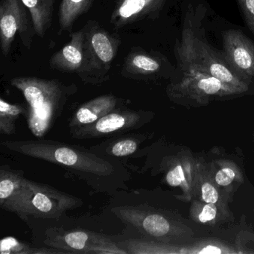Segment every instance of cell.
Segmentation results:
<instances>
[{
	"label": "cell",
	"instance_id": "6da1fadb",
	"mask_svg": "<svg viewBox=\"0 0 254 254\" xmlns=\"http://www.w3.org/2000/svg\"><path fill=\"white\" fill-rule=\"evenodd\" d=\"M7 149L64 168L95 191L113 194L127 189L130 175L121 162L78 145L53 140L5 141Z\"/></svg>",
	"mask_w": 254,
	"mask_h": 254
},
{
	"label": "cell",
	"instance_id": "7a4b0ae2",
	"mask_svg": "<svg viewBox=\"0 0 254 254\" xmlns=\"http://www.w3.org/2000/svg\"><path fill=\"white\" fill-rule=\"evenodd\" d=\"M11 85L23 93L28 104L26 117L32 134L42 139L60 117L69 96L75 93L74 86H66L58 80L35 77H18Z\"/></svg>",
	"mask_w": 254,
	"mask_h": 254
},
{
	"label": "cell",
	"instance_id": "3957f363",
	"mask_svg": "<svg viewBox=\"0 0 254 254\" xmlns=\"http://www.w3.org/2000/svg\"><path fill=\"white\" fill-rule=\"evenodd\" d=\"M82 204L74 196L23 177L12 196L0 206L26 221L29 216L58 219L64 212Z\"/></svg>",
	"mask_w": 254,
	"mask_h": 254
},
{
	"label": "cell",
	"instance_id": "277c9868",
	"mask_svg": "<svg viewBox=\"0 0 254 254\" xmlns=\"http://www.w3.org/2000/svg\"><path fill=\"white\" fill-rule=\"evenodd\" d=\"M84 31V61L79 75L92 84L103 82L107 80L106 74L117 55L120 43L98 26H90Z\"/></svg>",
	"mask_w": 254,
	"mask_h": 254
},
{
	"label": "cell",
	"instance_id": "5b68a950",
	"mask_svg": "<svg viewBox=\"0 0 254 254\" xmlns=\"http://www.w3.org/2000/svg\"><path fill=\"white\" fill-rule=\"evenodd\" d=\"M44 243L66 254H127L109 237L89 230L49 229Z\"/></svg>",
	"mask_w": 254,
	"mask_h": 254
},
{
	"label": "cell",
	"instance_id": "8992f818",
	"mask_svg": "<svg viewBox=\"0 0 254 254\" xmlns=\"http://www.w3.org/2000/svg\"><path fill=\"white\" fill-rule=\"evenodd\" d=\"M194 56L191 63L184 69V74L203 72L219 80L233 90L245 88L239 76L224 59L223 54L215 51L204 40L194 35Z\"/></svg>",
	"mask_w": 254,
	"mask_h": 254
},
{
	"label": "cell",
	"instance_id": "52a82bcc",
	"mask_svg": "<svg viewBox=\"0 0 254 254\" xmlns=\"http://www.w3.org/2000/svg\"><path fill=\"white\" fill-rule=\"evenodd\" d=\"M143 112L118 108L108 113L95 123L71 130L73 138L78 139H96L123 134L140 128L144 124Z\"/></svg>",
	"mask_w": 254,
	"mask_h": 254
},
{
	"label": "cell",
	"instance_id": "ba28073f",
	"mask_svg": "<svg viewBox=\"0 0 254 254\" xmlns=\"http://www.w3.org/2000/svg\"><path fill=\"white\" fill-rule=\"evenodd\" d=\"M24 7L22 0H2L0 3V45L5 56L9 54L18 32L23 44L31 46L26 37L29 21Z\"/></svg>",
	"mask_w": 254,
	"mask_h": 254
},
{
	"label": "cell",
	"instance_id": "9c48e42d",
	"mask_svg": "<svg viewBox=\"0 0 254 254\" xmlns=\"http://www.w3.org/2000/svg\"><path fill=\"white\" fill-rule=\"evenodd\" d=\"M223 56L239 76L254 79V44L242 32L223 34Z\"/></svg>",
	"mask_w": 254,
	"mask_h": 254
},
{
	"label": "cell",
	"instance_id": "30bf717a",
	"mask_svg": "<svg viewBox=\"0 0 254 254\" xmlns=\"http://www.w3.org/2000/svg\"><path fill=\"white\" fill-rule=\"evenodd\" d=\"M84 31L74 32L70 42L56 52L50 59L52 69L61 72L80 74L84 61Z\"/></svg>",
	"mask_w": 254,
	"mask_h": 254
},
{
	"label": "cell",
	"instance_id": "8fae6325",
	"mask_svg": "<svg viewBox=\"0 0 254 254\" xmlns=\"http://www.w3.org/2000/svg\"><path fill=\"white\" fill-rule=\"evenodd\" d=\"M119 99L113 95H102L81 105L71 117L70 130L92 124L117 109Z\"/></svg>",
	"mask_w": 254,
	"mask_h": 254
},
{
	"label": "cell",
	"instance_id": "7c38bea8",
	"mask_svg": "<svg viewBox=\"0 0 254 254\" xmlns=\"http://www.w3.org/2000/svg\"><path fill=\"white\" fill-rule=\"evenodd\" d=\"M166 0H120L113 12L114 26H125L158 11Z\"/></svg>",
	"mask_w": 254,
	"mask_h": 254
},
{
	"label": "cell",
	"instance_id": "4fadbf2b",
	"mask_svg": "<svg viewBox=\"0 0 254 254\" xmlns=\"http://www.w3.org/2000/svg\"><path fill=\"white\" fill-rule=\"evenodd\" d=\"M30 13L34 29L43 38L51 26L55 0H22Z\"/></svg>",
	"mask_w": 254,
	"mask_h": 254
},
{
	"label": "cell",
	"instance_id": "5bb4252c",
	"mask_svg": "<svg viewBox=\"0 0 254 254\" xmlns=\"http://www.w3.org/2000/svg\"><path fill=\"white\" fill-rule=\"evenodd\" d=\"M93 0H62L59 9V22L61 28L70 30L75 22L87 12Z\"/></svg>",
	"mask_w": 254,
	"mask_h": 254
},
{
	"label": "cell",
	"instance_id": "9a60e30c",
	"mask_svg": "<svg viewBox=\"0 0 254 254\" xmlns=\"http://www.w3.org/2000/svg\"><path fill=\"white\" fill-rule=\"evenodd\" d=\"M27 112V108L20 105L11 104L0 99V133L13 135L16 133V122L20 116Z\"/></svg>",
	"mask_w": 254,
	"mask_h": 254
},
{
	"label": "cell",
	"instance_id": "2e32d148",
	"mask_svg": "<svg viewBox=\"0 0 254 254\" xmlns=\"http://www.w3.org/2000/svg\"><path fill=\"white\" fill-rule=\"evenodd\" d=\"M0 251L2 254H63V251L56 248L35 249L29 244L21 242L11 236L4 238L1 240Z\"/></svg>",
	"mask_w": 254,
	"mask_h": 254
},
{
	"label": "cell",
	"instance_id": "e0dca14e",
	"mask_svg": "<svg viewBox=\"0 0 254 254\" xmlns=\"http://www.w3.org/2000/svg\"><path fill=\"white\" fill-rule=\"evenodd\" d=\"M160 68V64L156 59L142 53L130 55L126 62L127 70L138 75L154 73L157 72Z\"/></svg>",
	"mask_w": 254,
	"mask_h": 254
},
{
	"label": "cell",
	"instance_id": "ac0fdd59",
	"mask_svg": "<svg viewBox=\"0 0 254 254\" xmlns=\"http://www.w3.org/2000/svg\"><path fill=\"white\" fill-rule=\"evenodd\" d=\"M139 144L140 139L136 136H127L111 142L109 147H105V151L108 155L114 157H127L137 151Z\"/></svg>",
	"mask_w": 254,
	"mask_h": 254
},
{
	"label": "cell",
	"instance_id": "d6986e66",
	"mask_svg": "<svg viewBox=\"0 0 254 254\" xmlns=\"http://www.w3.org/2000/svg\"><path fill=\"white\" fill-rule=\"evenodd\" d=\"M247 26L254 35V0H237Z\"/></svg>",
	"mask_w": 254,
	"mask_h": 254
},
{
	"label": "cell",
	"instance_id": "ffe728a7",
	"mask_svg": "<svg viewBox=\"0 0 254 254\" xmlns=\"http://www.w3.org/2000/svg\"><path fill=\"white\" fill-rule=\"evenodd\" d=\"M166 181L172 187H177L184 181V174L181 166H176L172 170L169 171L166 175Z\"/></svg>",
	"mask_w": 254,
	"mask_h": 254
},
{
	"label": "cell",
	"instance_id": "44dd1931",
	"mask_svg": "<svg viewBox=\"0 0 254 254\" xmlns=\"http://www.w3.org/2000/svg\"><path fill=\"white\" fill-rule=\"evenodd\" d=\"M202 197L206 203H215L218 200V191L212 184L205 183L202 186Z\"/></svg>",
	"mask_w": 254,
	"mask_h": 254
},
{
	"label": "cell",
	"instance_id": "7402d4cb",
	"mask_svg": "<svg viewBox=\"0 0 254 254\" xmlns=\"http://www.w3.org/2000/svg\"><path fill=\"white\" fill-rule=\"evenodd\" d=\"M235 178V173L232 169L229 168L221 169L215 176V181L221 186H227L233 181Z\"/></svg>",
	"mask_w": 254,
	"mask_h": 254
},
{
	"label": "cell",
	"instance_id": "603a6c76",
	"mask_svg": "<svg viewBox=\"0 0 254 254\" xmlns=\"http://www.w3.org/2000/svg\"><path fill=\"white\" fill-rule=\"evenodd\" d=\"M215 216H216V207L214 203H209L203 207L201 213L199 215V220L202 223H206L213 220Z\"/></svg>",
	"mask_w": 254,
	"mask_h": 254
},
{
	"label": "cell",
	"instance_id": "cb8c5ba5",
	"mask_svg": "<svg viewBox=\"0 0 254 254\" xmlns=\"http://www.w3.org/2000/svg\"><path fill=\"white\" fill-rule=\"evenodd\" d=\"M221 253L220 248L215 246H207L200 251V254H221Z\"/></svg>",
	"mask_w": 254,
	"mask_h": 254
}]
</instances>
